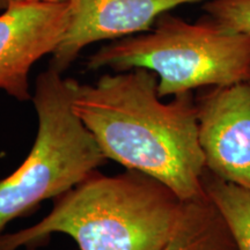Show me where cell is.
<instances>
[{
  "instance_id": "11",
  "label": "cell",
  "mask_w": 250,
  "mask_h": 250,
  "mask_svg": "<svg viewBox=\"0 0 250 250\" xmlns=\"http://www.w3.org/2000/svg\"><path fill=\"white\" fill-rule=\"evenodd\" d=\"M70 0H0V11L20 4H67Z\"/></svg>"
},
{
  "instance_id": "2",
  "label": "cell",
  "mask_w": 250,
  "mask_h": 250,
  "mask_svg": "<svg viewBox=\"0 0 250 250\" xmlns=\"http://www.w3.org/2000/svg\"><path fill=\"white\" fill-rule=\"evenodd\" d=\"M181 205L169 187L149 175L98 170L56 198L39 223L0 234V250L42 247L54 234L72 237L80 250H164Z\"/></svg>"
},
{
  "instance_id": "10",
  "label": "cell",
  "mask_w": 250,
  "mask_h": 250,
  "mask_svg": "<svg viewBox=\"0 0 250 250\" xmlns=\"http://www.w3.org/2000/svg\"><path fill=\"white\" fill-rule=\"evenodd\" d=\"M203 8L217 27L250 36V0H208Z\"/></svg>"
},
{
  "instance_id": "4",
  "label": "cell",
  "mask_w": 250,
  "mask_h": 250,
  "mask_svg": "<svg viewBox=\"0 0 250 250\" xmlns=\"http://www.w3.org/2000/svg\"><path fill=\"white\" fill-rule=\"evenodd\" d=\"M49 67L37 77L33 101L39 127L29 154L0 181V234L83 182L107 162L93 134L72 107L74 79Z\"/></svg>"
},
{
  "instance_id": "12",
  "label": "cell",
  "mask_w": 250,
  "mask_h": 250,
  "mask_svg": "<svg viewBox=\"0 0 250 250\" xmlns=\"http://www.w3.org/2000/svg\"><path fill=\"white\" fill-rule=\"evenodd\" d=\"M19 250H40V247H37V246H26V247H23V248H21Z\"/></svg>"
},
{
  "instance_id": "7",
  "label": "cell",
  "mask_w": 250,
  "mask_h": 250,
  "mask_svg": "<svg viewBox=\"0 0 250 250\" xmlns=\"http://www.w3.org/2000/svg\"><path fill=\"white\" fill-rule=\"evenodd\" d=\"M67 4H20L0 14V90L20 102L30 101L29 72L61 42Z\"/></svg>"
},
{
  "instance_id": "3",
  "label": "cell",
  "mask_w": 250,
  "mask_h": 250,
  "mask_svg": "<svg viewBox=\"0 0 250 250\" xmlns=\"http://www.w3.org/2000/svg\"><path fill=\"white\" fill-rule=\"evenodd\" d=\"M90 71L146 68L160 98L250 80V36L226 31L205 17L196 23L160 15L148 31L111 41L87 58Z\"/></svg>"
},
{
  "instance_id": "8",
  "label": "cell",
  "mask_w": 250,
  "mask_h": 250,
  "mask_svg": "<svg viewBox=\"0 0 250 250\" xmlns=\"http://www.w3.org/2000/svg\"><path fill=\"white\" fill-rule=\"evenodd\" d=\"M164 250H240L226 218L206 195L182 201Z\"/></svg>"
},
{
  "instance_id": "6",
  "label": "cell",
  "mask_w": 250,
  "mask_h": 250,
  "mask_svg": "<svg viewBox=\"0 0 250 250\" xmlns=\"http://www.w3.org/2000/svg\"><path fill=\"white\" fill-rule=\"evenodd\" d=\"M208 0H70L67 26L50 66L65 72L87 45L148 31L160 15L177 6Z\"/></svg>"
},
{
  "instance_id": "1",
  "label": "cell",
  "mask_w": 250,
  "mask_h": 250,
  "mask_svg": "<svg viewBox=\"0 0 250 250\" xmlns=\"http://www.w3.org/2000/svg\"><path fill=\"white\" fill-rule=\"evenodd\" d=\"M158 76L146 68L104 74L73 86L72 107L107 160L154 177L181 201L205 193L196 96L161 101Z\"/></svg>"
},
{
  "instance_id": "5",
  "label": "cell",
  "mask_w": 250,
  "mask_h": 250,
  "mask_svg": "<svg viewBox=\"0 0 250 250\" xmlns=\"http://www.w3.org/2000/svg\"><path fill=\"white\" fill-rule=\"evenodd\" d=\"M196 105L205 167L250 190V80L203 88Z\"/></svg>"
},
{
  "instance_id": "9",
  "label": "cell",
  "mask_w": 250,
  "mask_h": 250,
  "mask_svg": "<svg viewBox=\"0 0 250 250\" xmlns=\"http://www.w3.org/2000/svg\"><path fill=\"white\" fill-rule=\"evenodd\" d=\"M202 187L232 228L240 250H250V190L226 182L205 168Z\"/></svg>"
}]
</instances>
